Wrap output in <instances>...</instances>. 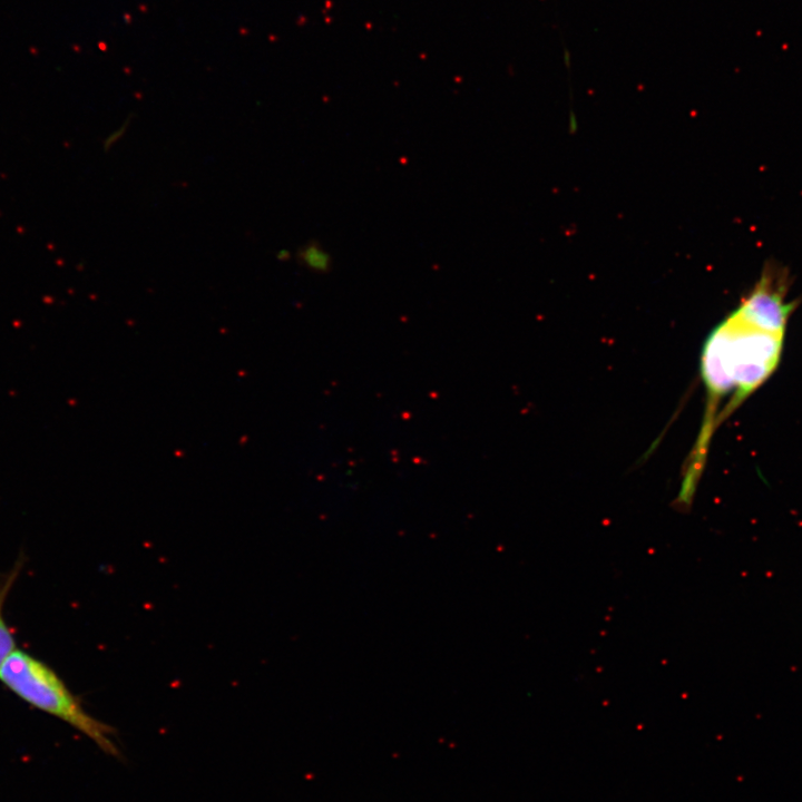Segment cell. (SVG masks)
<instances>
[{
	"label": "cell",
	"instance_id": "cell-1",
	"mask_svg": "<svg viewBox=\"0 0 802 802\" xmlns=\"http://www.w3.org/2000/svg\"><path fill=\"white\" fill-rule=\"evenodd\" d=\"M784 334L785 331L762 326L739 306L711 332L702 351L706 407L701 436L712 437L722 399L732 394L720 423L774 372Z\"/></svg>",
	"mask_w": 802,
	"mask_h": 802
},
{
	"label": "cell",
	"instance_id": "cell-2",
	"mask_svg": "<svg viewBox=\"0 0 802 802\" xmlns=\"http://www.w3.org/2000/svg\"><path fill=\"white\" fill-rule=\"evenodd\" d=\"M0 681L29 705L89 737L106 754L120 755L115 728L90 715L61 677L39 658L14 649L0 669Z\"/></svg>",
	"mask_w": 802,
	"mask_h": 802
},
{
	"label": "cell",
	"instance_id": "cell-3",
	"mask_svg": "<svg viewBox=\"0 0 802 802\" xmlns=\"http://www.w3.org/2000/svg\"><path fill=\"white\" fill-rule=\"evenodd\" d=\"M22 565L23 560L19 559L12 569L0 578V669L7 658L16 649L13 632L8 626L3 617V607L13 584L20 574Z\"/></svg>",
	"mask_w": 802,
	"mask_h": 802
},
{
	"label": "cell",
	"instance_id": "cell-4",
	"mask_svg": "<svg viewBox=\"0 0 802 802\" xmlns=\"http://www.w3.org/2000/svg\"><path fill=\"white\" fill-rule=\"evenodd\" d=\"M299 260L303 266L317 273L327 272L331 267L329 254L316 243L303 246L299 252Z\"/></svg>",
	"mask_w": 802,
	"mask_h": 802
},
{
	"label": "cell",
	"instance_id": "cell-5",
	"mask_svg": "<svg viewBox=\"0 0 802 802\" xmlns=\"http://www.w3.org/2000/svg\"><path fill=\"white\" fill-rule=\"evenodd\" d=\"M128 125H129V118L126 119V121L120 127H118L115 131H113L108 136V138H106V140L104 143L106 150L109 149L111 146H114L125 135V133L128 128Z\"/></svg>",
	"mask_w": 802,
	"mask_h": 802
},
{
	"label": "cell",
	"instance_id": "cell-6",
	"mask_svg": "<svg viewBox=\"0 0 802 802\" xmlns=\"http://www.w3.org/2000/svg\"><path fill=\"white\" fill-rule=\"evenodd\" d=\"M290 257V254L287 251H280L277 253V258L280 260H287Z\"/></svg>",
	"mask_w": 802,
	"mask_h": 802
}]
</instances>
